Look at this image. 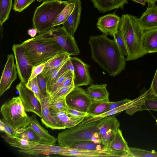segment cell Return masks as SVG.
Returning a JSON list of instances; mask_svg holds the SVG:
<instances>
[{"mask_svg":"<svg viewBox=\"0 0 157 157\" xmlns=\"http://www.w3.org/2000/svg\"><path fill=\"white\" fill-rule=\"evenodd\" d=\"M89 44L92 59L109 75L114 77L125 69L127 60L114 40L103 34L90 36Z\"/></svg>","mask_w":157,"mask_h":157,"instance_id":"obj_1","label":"cell"},{"mask_svg":"<svg viewBox=\"0 0 157 157\" xmlns=\"http://www.w3.org/2000/svg\"><path fill=\"white\" fill-rule=\"evenodd\" d=\"M118 30L122 33L126 45L127 61L135 60L147 54L142 46L144 31L136 17L128 14L123 15Z\"/></svg>","mask_w":157,"mask_h":157,"instance_id":"obj_2","label":"cell"},{"mask_svg":"<svg viewBox=\"0 0 157 157\" xmlns=\"http://www.w3.org/2000/svg\"><path fill=\"white\" fill-rule=\"evenodd\" d=\"M21 44L33 66L45 63L58 54L64 52L55 40L44 33L26 40Z\"/></svg>","mask_w":157,"mask_h":157,"instance_id":"obj_3","label":"cell"},{"mask_svg":"<svg viewBox=\"0 0 157 157\" xmlns=\"http://www.w3.org/2000/svg\"><path fill=\"white\" fill-rule=\"evenodd\" d=\"M98 121L80 123L67 128L58 133L57 141L59 146L71 147L75 144L83 141H92L101 144L97 126Z\"/></svg>","mask_w":157,"mask_h":157,"instance_id":"obj_4","label":"cell"},{"mask_svg":"<svg viewBox=\"0 0 157 157\" xmlns=\"http://www.w3.org/2000/svg\"><path fill=\"white\" fill-rule=\"evenodd\" d=\"M71 0H54L43 2L36 9L32 18L33 26L39 34L49 31L54 27L58 17Z\"/></svg>","mask_w":157,"mask_h":157,"instance_id":"obj_5","label":"cell"},{"mask_svg":"<svg viewBox=\"0 0 157 157\" xmlns=\"http://www.w3.org/2000/svg\"><path fill=\"white\" fill-rule=\"evenodd\" d=\"M0 112L3 119L19 134L30 125L29 116L19 96L13 97L3 103Z\"/></svg>","mask_w":157,"mask_h":157,"instance_id":"obj_6","label":"cell"},{"mask_svg":"<svg viewBox=\"0 0 157 157\" xmlns=\"http://www.w3.org/2000/svg\"><path fill=\"white\" fill-rule=\"evenodd\" d=\"M44 33L55 40L64 52L70 56L79 54V51L74 38L70 36L63 27H55Z\"/></svg>","mask_w":157,"mask_h":157,"instance_id":"obj_7","label":"cell"},{"mask_svg":"<svg viewBox=\"0 0 157 157\" xmlns=\"http://www.w3.org/2000/svg\"><path fill=\"white\" fill-rule=\"evenodd\" d=\"M61 155L82 157H129L128 152L112 150L107 147L95 150H83L65 147Z\"/></svg>","mask_w":157,"mask_h":157,"instance_id":"obj_8","label":"cell"},{"mask_svg":"<svg viewBox=\"0 0 157 157\" xmlns=\"http://www.w3.org/2000/svg\"><path fill=\"white\" fill-rule=\"evenodd\" d=\"M12 50L19 78L21 82L26 84L29 81L33 66L26 54L21 44H13Z\"/></svg>","mask_w":157,"mask_h":157,"instance_id":"obj_9","label":"cell"},{"mask_svg":"<svg viewBox=\"0 0 157 157\" xmlns=\"http://www.w3.org/2000/svg\"><path fill=\"white\" fill-rule=\"evenodd\" d=\"M120 126V123L114 115L98 120L97 127L102 145L108 146Z\"/></svg>","mask_w":157,"mask_h":157,"instance_id":"obj_10","label":"cell"},{"mask_svg":"<svg viewBox=\"0 0 157 157\" xmlns=\"http://www.w3.org/2000/svg\"><path fill=\"white\" fill-rule=\"evenodd\" d=\"M16 89L19 93L25 111L33 113L41 117L40 105L34 93L21 82L16 86Z\"/></svg>","mask_w":157,"mask_h":157,"instance_id":"obj_11","label":"cell"},{"mask_svg":"<svg viewBox=\"0 0 157 157\" xmlns=\"http://www.w3.org/2000/svg\"><path fill=\"white\" fill-rule=\"evenodd\" d=\"M66 99L69 107L86 112L92 103L86 91L79 87H75L67 95Z\"/></svg>","mask_w":157,"mask_h":157,"instance_id":"obj_12","label":"cell"},{"mask_svg":"<svg viewBox=\"0 0 157 157\" xmlns=\"http://www.w3.org/2000/svg\"><path fill=\"white\" fill-rule=\"evenodd\" d=\"M14 56L12 54L7 56V60L0 80V96L8 90L17 78V72L14 63Z\"/></svg>","mask_w":157,"mask_h":157,"instance_id":"obj_13","label":"cell"},{"mask_svg":"<svg viewBox=\"0 0 157 157\" xmlns=\"http://www.w3.org/2000/svg\"><path fill=\"white\" fill-rule=\"evenodd\" d=\"M65 147L29 142L28 144L18 151L30 155H48L53 154L61 155Z\"/></svg>","mask_w":157,"mask_h":157,"instance_id":"obj_14","label":"cell"},{"mask_svg":"<svg viewBox=\"0 0 157 157\" xmlns=\"http://www.w3.org/2000/svg\"><path fill=\"white\" fill-rule=\"evenodd\" d=\"M74 66V84L75 87L87 86L92 82L88 65L76 57H70Z\"/></svg>","mask_w":157,"mask_h":157,"instance_id":"obj_15","label":"cell"},{"mask_svg":"<svg viewBox=\"0 0 157 157\" xmlns=\"http://www.w3.org/2000/svg\"><path fill=\"white\" fill-rule=\"evenodd\" d=\"M153 110L157 112V97L151 94L149 89L138 97L137 101L126 110V113L132 115L138 111Z\"/></svg>","mask_w":157,"mask_h":157,"instance_id":"obj_16","label":"cell"},{"mask_svg":"<svg viewBox=\"0 0 157 157\" xmlns=\"http://www.w3.org/2000/svg\"><path fill=\"white\" fill-rule=\"evenodd\" d=\"M50 96L48 94L39 101L41 108V122L46 127L52 130L65 129V128L58 122L51 115L49 106Z\"/></svg>","mask_w":157,"mask_h":157,"instance_id":"obj_17","label":"cell"},{"mask_svg":"<svg viewBox=\"0 0 157 157\" xmlns=\"http://www.w3.org/2000/svg\"><path fill=\"white\" fill-rule=\"evenodd\" d=\"M121 17L114 13H109L100 17L97 27L105 35H113L118 29Z\"/></svg>","mask_w":157,"mask_h":157,"instance_id":"obj_18","label":"cell"},{"mask_svg":"<svg viewBox=\"0 0 157 157\" xmlns=\"http://www.w3.org/2000/svg\"><path fill=\"white\" fill-rule=\"evenodd\" d=\"M82 10L81 0H75L72 12L63 24V27L72 38L79 24Z\"/></svg>","mask_w":157,"mask_h":157,"instance_id":"obj_19","label":"cell"},{"mask_svg":"<svg viewBox=\"0 0 157 157\" xmlns=\"http://www.w3.org/2000/svg\"><path fill=\"white\" fill-rule=\"evenodd\" d=\"M141 27L144 31L157 28V6L148 4L146 11L138 18Z\"/></svg>","mask_w":157,"mask_h":157,"instance_id":"obj_20","label":"cell"},{"mask_svg":"<svg viewBox=\"0 0 157 157\" xmlns=\"http://www.w3.org/2000/svg\"><path fill=\"white\" fill-rule=\"evenodd\" d=\"M30 125L40 138L41 143L55 145L57 139L50 134L48 131L43 128L36 119L35 114L29 116Z\"/></svg>","mask_w":157,"mask_h":157,"instance_id":"obj_21","label":"cell"},{"mask_svg":"<svg viewBox=\"0 0 157 157\" xmlns=\"http://www.w3.org/2000/svg\"><path fill=\"white\" fill-rule=\"evenodd\" d=\"M107 84H93L88 87L86 92L92 102L109 101Z\"/></svg>","mask_w":157,"mask_h":157,"instance_id":"obj_22","label":"cell"},{"mask_svg":"<svg viewBox=\"0 0 157 157\" xmlns=\"http://www.w3.org/2000/svg\"><path fill=\"white\" fill-rule=\"evenodd\" d=\"M142 46L146 54L157 52V28L144 31Z\"/></svg>","mask_w":157,"mask_h":157,"instance_id":"obj_23","label":"cell"},{"mask_svg":"<svg viewBox=\"0 0 157 157\" xmlns=\"http://www.w3.org/2000/svg\"><path fill=\"white\" fill-rule=\"evenodd\" d=\"M94 7L100 12L105 13L115 9L123 10L124 5L128 3V0H91Z\"/></svg>","mask_w":157,"mask_h":157,"instance_id":"obj_24","label":"cell"},{"mask_svg":"<svg viewBox=\"0 0 157 157\" xmlns=\"http://www.w3.org/2000/svg\"><path fill=\"white\" fill-rule=\"evenodd\" d=\"M52 117L66 128L74 126L81 123L85 117L75 118L69 117L65 112L56 111L50 109Z\"/></svg>","mask_w":157,"mask_h":157,"instance_id":"obj_25","label":"cell"},{"mask_svg":"<svg viewBox=\"0 0 157 157\" xmlns=\"http://www.w3.org/2000/svg\"><path fill=\"white\" fill-rule=\"evenodd\" d=\"M136 100V98L131 100L128 103L116 108L106 111L101 114L94 116L86 117L81 123H85L96 121L104 117L112 116L124 110H126L132 106Z\"/></svg>","mask_w":157,"mask_h":157,"instance_id":"obj_26","label":"cell"},{"mask_svg":"<svg viewBox=\"0 0 157 157\" xmlns=\"http://www.w3.org/2000/svg\"><path fill=\"white\" fill-rule=\"evenodd\" d=\"M67 59L60 67L48 71L43 76L46 81L47 89L48 94L50 93L58 77L67 71L66 68L65 64Z\"/></svg>","mask_w":157,"mask_h":157,"instance_id":"obj_27","label":"cell"},{"mask_svg":"<svg viewBox=\"0 0 157 157\" xmlns=\"http://www.w3.org/2000/svg\"><path fill=\"white\" fill-rule=\"evenodd\" d=\"M107 147L113 150L128 152V144L119 128L116 131L112 140Z\"/></svg>","mask_w":157,"mask_h":157,"instance_id":"obj_28","label":"cell"},{"mask_svg":"<svg viewBox=\"0 0 157 157\" xmlns=\"http://www.w3.org/2000/svg\"><path fill=\"white\" fill-rule=\"evenodd\" d=\"M70 56L65 52L57 55L45 63V67L41 74L43 76L48 71L60 67Z\"/></svg>","mask_w":157,"mask_h":157,"instance_id":"obj_29","label":"cell"},{"mask_svg":"<svg viewBox=\"0 0 157 157\" xmlns=\"http://www.w3.org/2000/svg\"><path fill=\"white\" fill-rule=\"evenodd\" d=\"M110 102L108 101L92 102L87 112L88 117L96 116L106 112Z\"/></svg>","mask_w":157,"mask_h":157,"instance_id":"obj_30","label":"cell"},{"mask_svg":"<svg viewBox=\"0 0 157 157\" xmlns=\"http://www.w3.org/2000/svg\"><path fill=\"white\" fill-rule=\"evenodd\" d=\"M75 0H71L60 13L53 24L54 27L63 25L72 12L75 5Z\"/></svg>","mask_w":157,"mask_h":157,"instance_id":"obj_31","label":"cell"},{"mask_svg":"<svg viewBox=\"0 0 157 157\" xmlns=\"http://www.w3.org/2000/svg\"><path fill=\"white\" fill-rule=\"evenodd\" d=\"M13 0H0V25L7 20L12 8Z\"/></svg>","mask_w":157,"mask_h":157,"instance_id":"obj_32","label":"cell"},{"mask_svg":"<svg viewBox=\"0 0 157 157\" xmlns=\"http://www.w3.org/2000/svg\"><path fill=\"white\" fill-rule=\"evenodd\" d=\"M19 137L30 142L41 143L40 138L30 125L19 134Z\"/></svg>","mask_w":157,"mask_h":157,"instance_id":"obj_33","label":"cell"},{"mask_svg":"<svg viewBox=\"0 0 157 157\" xmlns=\"http://www.w3.org/2000/svg\"><path fill=\"white\" fill-rule=\"evenodd\" d=\"M113 40L116 44L121 54L124 56L127 55V50L125 41L121 32L118 30L113 35Z\"/></svg>","mask_w":157,"mask_h":157,"instance_id":"obj_34","label":"cell"},{"mask_svg":"<svg viewBox=\"0 0 157 157\" xmlns=\"http://www.w3.org/2000/svg\"><path fill=\"white\" fill-rule=\"evenodd\" d=\"M128 153L131 157H157V151H151L135 147H129Z\"/></svg>","mask_w":157,"mask_h":157,"instance_id":"obj_35","label":"cell"},{"mask_svg":"<svg viewBox=\"0 0 157 157\" xmlns=\"http://www.w3.org/2000/svg\"><path fill=\"white\" fill-rule=\"evenodd\" d=\"M50 108L54 110L66 112L69 107L66 98L50 100Z\"/></svg>","mask_w":157,"mask_h":157,"instance_id":"obj_36","label":"cell"},{"mask_svg":"<svg viewBox=\"0 0 157 157\" xmlns=\"http://www.w3.org/2000/svg\"><path fill=\"white\" fill-rule=\"evenodd\" d=\"M75 87L73 83L69 85L59 88L50 95V100L66 98Z\"/></svg>","mask_w":157,"mask_h":157,"instance_id":"obj_37","label":"cell"},{"mask_svg":"<svg viewBox=\"0 0 157 157\" xmlns=\"http://www.w3.org/2000/svg\"><path fill=\"white\" fill-rule=\"evenodd\" d=\"M25 84L27 88L34 93L39 101L44 97L45 96L41 93L39 86L37 77L29 81Z\"/></svg>","mask_w":157,"mask_h":157,"instance_id":"obj_38","label":"cell"},{"mask_svg":"<svg viewBox=\"0 0 157 157\" xmlns=\"http://www.w3.org/2000/svg\"><path fill=\"white\" fill-rule=\"evenodd\" d=\"M71 147L83 150H95L102 147L99 144L92 141H83L75 144Z\"/></svg>","mask_w":157,"mask_h":157,"instance_id":"obj_39","label":"cell"},{"mask_svg":"<svg viewBox=\"0 0 157 157\" xmlns=\"http://www.w3.org/2000/svg\"><path fill=\"white\" fill-rule=\"evenodd\" d=\"M35 0H15L13 9L20 13L27 8Z\"/></svg>","mask_w":157,"mask_h":157,"instance_id":"obj_40","label":"cell"},{"mask_svg":"<svg viewBox=\"0 0 157 157\" xmlns=\"http://www.w3.org/2000/svg\"><path fill=\"white\" fill-rule=\"evenodd\" d=\"M3 123V130L7 136L12 138L19 137V133L17 131L13 128L3 118L1 119Z\"/></svg>","mask_w":157,"mask_h":157,"instance_id":"obj_41","label":"cell"},{"mask_svg":"<svg viewBox=\"0 0 157 157\" xmlns=\"http://www.w3.org/2000/svg\"><path fill=\"white\" fill-rule=\"evenodd\" d=\"M65 113L69 117L75 118L88 117V116L87 112L82 111L69 106Z\"/></svg>","mask_w":157,"mask_h":157,"instance_id":"obj_42","label":"cell"},{"mask_svg":"<svg viewBox=\"0 0 157 157\" xmlns=\"http://www.w3.org/2000/svg\"><path fill=\"white\" fill-rule=\"evenodd\" d=\"M72 75L73 74L70 71H67L60 75L58 77L54 84L52 89L50 93L49 94L50 95H51L54 92L57 90L67 77Z\"/></svg>","mask_w":157,"mask_h":157,"instance_id":"obj_43","label":"cell"},{"mask_svg":"<svg viewBox=\"0 0 157 157\" xmlns=\"http://www.w3.org/2000/svg\"><path fill=\"white\" fill-rule=\"evenodd\" d=\"M38 85L42 94L44 96L48 94L47 86V84L45 78L41 74L37 77Z\"/></svg>","mask_w":157,"mask_h":157,"instance_id":"obj_44","label":"cell"},{"mask_svg":"<svg viewBox=\"0 0 157 157\" xmlns=\"http://www.w3.org/2000/svg\"><path fill=\"white\" fill-rule=\"evenodd\" d=\"M45 64V63H44L33 66L29 81L31 80L41 74L44 68Z\"/></svg>","mask_w":157,"mask_h":157,"instance_id":"obj_45","label":"cell"},{"mask_svg":"<svg viewBox=\"0 0 157 157\" xmlns=\"http://www.w3.org/2000/svg\"><path fill=\"white\" fill-rule=\"evenodd\" d=\"M132 100L128 99H125L116 102H111L108 106L106 111L113 109L131 101Z\"/></svg>","mask_w":157,"mask_h":157,"instance_id":"obj_46","label":"cell"},{"mask_svg":"<svg viewBox=\"0 0 157 157\" xmlns=\"http://www.w3.org/2000/svg\"><path fill=\"white\" fill-rule=\"evenodd\" d=\"M149 89L151 95L157 97V68Z\"/></svg>","mask_w":157,"mask_h":157,"instance_id":"obj_47","label":"cell"},{"mask_svg":"<svg viewBox=\"0 0 157 157\" xmlns=\"http://www.w3.org/2000/svg\"><path fill=\"white\" fill-rule=\"evenodd\" d=\"M74 75H72L67 77L64 81L57 89L62 87L69 85L74 83Z\"/></svg>","mask_w":157,"mask_h":157,"instance_id":"obj_48","label":"cell"},{"mask_svg":"<svg viewBox=\"0 0 157 157\" xmlns=\"http://www.w3.org/2000/svg\"><path fill=\"white\" fill-rule=\"evenodd\" d=\"M70 56L67 60L66 64L65 67L67 71H70L74 75V67L71 60Z\"/></svg>","mask_w":157,"mask_h":157,"instance_id":"obj_49","label":"cell"},{"mask_svg":"<svg viewBox=\"0 0 157 157\" xmlns=\"http://www.w3.org/2000/svg\"><path fill=\"white\" fill-rule=\"evenodd\" d=\"M28 33L30 36L33 37L36 36L38 31L36 29L32 28L28 30Z\"/></svg>","mask_w":157,"mask_h":157,"instance_id":"obj_50","label":"cell"},{"mask_svg":"<svg viewBox=\"0 0 157 157\" xmlns=\"http://www.w3.org/2000/svg\"><path fill=\"white\" fill-rule=\"evenodd\" d=\"M133 1L140 4L143 6H145L146 3L147 2V0H132Z\"/></svg>","mask_w":157,"mask_h":157,"instance_id":"obj_51","label":"cell"},{"mask_svg":"<svg viewBox=\"0 0 157 157\" xmlns=\"http://www.w3.org/2000/svg\"><path fill=\"white\" fill-rule=\"evenodd\" d=\"M148 4H152L155 3L157 0H147Z\"/></svg>","mask_w":157,"mask_h":157,"instance_id":"obj_52","label":"cell"},{"mask_svg":"<svg viewBox=\"0 0 157 157\" xmlns=\"http://www.w3.org/2000/svg\"><path fill=\"white\" fill-rule=\"evenodd\" d=\"M54 0H44L43 2H48V1H53Z\"/></svg>","mask_w":157,"mask_h":157,"instance_id":"obj_53","label":"cell"},{"mask_svg":"<svg viewBox=\"0 0 157 157\" xmlns=\"http://www.w3.org/2000/svg\"><path fill=\"white\" fill-rule=\"evenodd\" d=\"M37 1L39 2H41L42 1H43L44 0H37Z\"/></svg>","mask_w":157,"mask_h":157,"instance_id":"obj_54","label":"cell"},{"mask_svg":"<svg viewBox=\"0 0 157 157\" xmlns=\"http://www.w3.org/2000/svg\"><path fill=\"white\" fill-rule=\"evenodd\" d=\"M156 125L157 126V120H156Z\"/></svg>","mask_w":157,"mask_h":157,"instance_id":"obj_55","label":"cell"}]
</instances>
